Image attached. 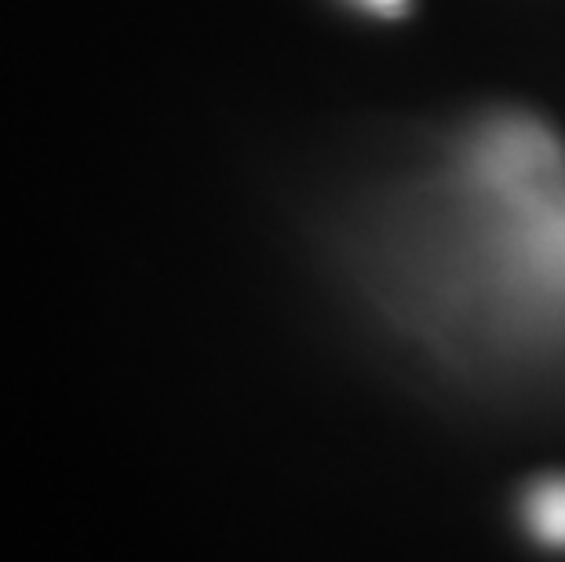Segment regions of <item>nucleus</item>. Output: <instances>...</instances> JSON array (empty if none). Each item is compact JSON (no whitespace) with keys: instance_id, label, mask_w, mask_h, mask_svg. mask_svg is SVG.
Wrapping results in <instances>:
<instances>
[{"instance_id":"nucleus-1","label":"nucleus","mask_w":565,"mask_h":562,"mask_svg":"<svg viewBox=\"0 0 565 562\" xmlns=\"http://www.w3.org/2000/svg\"><path fill=\"white\" fill-rule=\"evenodd\" d=\"M522 519L540 544L565 548V475L540 478L525 489Z\"/></svg>"},{"instance_id":"nucleus-2","label":"nucleus","mask_w":565,"mask_h":562,"mask_svg":"<svg viewBox=\"0 0 565 562\" xmlns=\"http://www.w3.org/2000/svg\"><path fill=\"white\" fill-rule=\"evenodd\" d=\"M351 4H358L362 11H369V15H380V19H398V15H405L413 0H351Z\"/></svg>"}]
</instances>
